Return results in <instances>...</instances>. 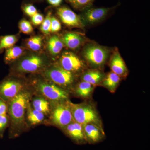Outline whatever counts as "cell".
<instances>
[{"label":"cell","mask_w":150,"mask_h":150,"mask_svg":"<svg viewBox=\"0 0 150 150\" xmlns=\"http://www.w3.org/2000/svg\"><path fill=\"white\" fill-rule=\"evenodd\" d=\"M30 97L29 93L22 91L8 103V112L14 125H21L24 122Z\"/></svg>","instance_id":"1"},{"label":"cell","mask_w":150,"mask_h":150,"mask_svg":"<svg viewBox=\"0 0 150 150\" xmlns=\"http://www.w3.org/2000/svg\"><path fill=\"white\" fill-rule=\"evenodd\" d=\"M74 121L83 125L94 123L100 126V121L96 110L92 105L86 103L74 104L68 102Z\"/></svg>","instance_id":"2"},{"label":"cell","mask_w":150,"mask_h":150,"mask_svg":"<svg viewBox=\"0 0 150 150\" xmlns=\"http://www.w3.org/2000/svg\"><path fill=\"white\" fill-rule=\"evenodd\" d=\"M83 56L86 61L92 66L101 67L106 61L109 56V51L103 46L90 44L83 49Z\"/></svg>","instance_id":"3"},{"label":"cell","mask_w":150,"mask_h":150,"mask_svg":"<svg viewBox=\"0 0 150 150\" xmlns=\"http://www.w3.org/2000/svg\"><path fill=\"white\" fill-rule=\"evenodd\" d=\"M51 119L55 125L62 129L74 121L68 102H61L56 105L52 111Z\"/></svg>","instance_id":"4"},{"label":"cell","mask_w":150,"mask_h":150,"mask_svg":"<svg viewBox=\"0 0 150 150\" xmlns=\"http://www.w3.org/2000/svg\"><path fill=\"white\" fill-rule=\"evenodd\" d=\"M45 75L52 83L61 86L71 85L74 80L73 73L58 66L49 68L45 71Z\"/></svg>","instance_id":"5"},{"label":"cell","mask_w":150,"mask_h":150,"mask_svg":"<svg viewBox=\"0 0 150 150\" xmlns=\"http://www.w3.org/2000/svg\"><path fill=\"white\" fill-rule=\"evenodd\" d=\"M37 87L40 93L51 100L62 102L69 98V93L54 83L40 81L38 83Z\"/></svg>","instance_id":"6"},{"label":"cell","mask_w":150,"mask_h":150,"mask_svg":"<svg viewBox=\"0 0 150 150\" xmlns=\"http://www.w3.org/2000/svg\"><path fill=\"white\" fill-rule=\"evenodd\" d=\"M45 64L42 56L31 54L25 56L19 62L17 70L21 73H33L42 68Z\"/></svg>","instance_id":"7"},{"label":"cell","mask_w":150,"mask_h":150,"mask_svg":"<svg viewBox=\"0 0 150 150\" xmlns=\"http://www.w3.org/2000/svg\"><path fill=\"white\" fill-rule=\"evenodd\" d=\"M23 86L18 81L6 80L0 83V99L7 103L23 91Z\"/></svg>","instance_id":"8"},{"label":"cell","mask_w":150,"mask_h":150,"mask_svg":"<svg viewBox=\"0 0 150 150\" xmlns=\"http://www.w3.org/2000/svg\"><path fill=\"white\" fill-rule=\"evenodd\" d=\"M57 13L62 22L69 27L83 29L85 24L81 17L67 7L57 9Z\"/></svg>","instance_id":"9"},{"label":"cell","mask_w":150,"mask_h":150,"mask_svg":"<svg viewBox=\"0 0 150 150\" xmlns=\"http://www.w3.org/2000/svg\"><path fill=\"white\" fill-rule=\"evenodd\" d=\"M60 64L63 69L72 73L80 71L85 67L82 61L70 51H65L62 54Z\"/></svg>","instance_id":"10"},{"label":"cell","mask_w":150,"mask_h":150,"mask_svg":"<svg viewBox=\"0 0 150 150\" xmlns=\"http://www.w3.org/2000/svg\"><path fill=\"white\" fill-rule=\"evenodd\" d=\"M113 9V8L90 7L84 11L81 17L83 22L87 24H95L104 20Z\"/></svg>","instance_id":"11"},{"label":"cell","mask_w":150,"mask_h":150,"mask_svg":"<svg viewBox=\"0 0 150 150\" xmlns=\"http://www.w3.org/2000/svg\"><path fill=\"white\" fill-rule=\"evenodd\" d=\"M70 139L78 144H83L87 143L83 126L74 121L63 129Z\"/></svg>","instance_id":"12"},{"label":"cell","mask_w":150,"mask_h":150,"mask_svg":"<svg viewBox=\"0 0 150 150\" xmlns=\"http://www.w3.org/2000/svg\"><path fill=\"white\" fill-rule=\"evenodd\" d=\"M83 130L87 143L95 144L104 139L105 134L101 127L94 123L83 125Z\"/></svg>","instance_id":"13"},{"label":"cell","mask_w":150,"mask_h":150,"mask_svg":"<svg viewBox=\"0 0 150 150\" xmlns=\"http://www.w3.org/2000/svg\"><path fill=\"white\" fill-rule=\"evenodd\" d=\"M109 66L112 72L120 77H126L128 75V69L117 49L114 51L111 56Z\"/></svg>","instance_id":"14"},{"label":"cell","mask_w":150,"mask_h":150,"mask_svg":"<svg viewBox=\"0 0 150 150\" xmlns=\"http://www.w3.org/2000/svg\"><path fill=\"white\" fill-rule=\"evenodd\" d=\"M62 40L64 45L72 50L79 48L83 42V39L80 35L71 32L65 33L63 35Z\"/></svg>","instance_id":"15"},{"label":"cell","mask_w":150,"mask_h":150,"mask_svg":"<svg viewBox=\"0 0 150 150\" xmlns=\"http://www.w3.org/2000/svg\"><path fill=\"white\" fill-rule=\"evenodd\" d=\"M121 81V77L111 71L104 76L101 83L111 93L115 92Z\"/></svg>","instance_id":"16"},{"label":"cell","mask_w":150,"mask_h":150,"mask_svg":"<svg viewBox=\"0 0 150 150\" xmlns=\"http://www.w3.org/2000/svg\"><path fill=\"white\" fill-rule=\"evenodd\" d=\"M64 44L62 39L57 35L51 36L48 41V51L52 56H55L60 54L64 48Z\"/></svg>","instance_id":"17"},{"label":"cell","mask_w":150,"mask_h":150,"mask_svg":"<svg viewBox=\"0 0 150 150\" xmlns=\"http://www.w3.org/2000/svg\"><path fill=\"white\" fill-rule=\"evenodd\" d=\"M104 75L101 72L98 70H91L85 73L82 76V81L87 82L95 86L101 83Z\"/></svg>","instance_id":"18"},{"label":"cell","mask_w":150,"mask_h":150,"mask_svg":"<svg viewBox=\"0 0 150 150\" xmlns=\"http://www.w3.org/2000/svg\"><path fill=\"white\" fill-rule=\"evenodd\" d=\"M25 48L20 46H13L7 49L5 55V61L10 63L20 58L24 54Z\"/></svg>","instance_id":"19"},{"label":"cell","mask_w":150,"mask_h":150,"mask_svg":"<svg viewBox=\"0 0 150 150\" xmlns=\"http://www.w3.org/2000/svg\"><path fill=\"white\" fill-rule=\"evenodd\" d=\"M93 86L87 82H81L78 84L76 88V93L79 96L86 98H88L93 91Z\"/></svg>","instance_id":"20"},{"label":"cell","mask_w":150,"mask_h":150,"mask_svg":"<svg viewBox=\"0 0 150 150\" xmlns=\"http://www.w3.org/2000/svg\"><path fill=\"white\" fill-rule=\"evenodd\" d=\"M27 118L30 123L35 125L42 122L45 118V114L30 107V105L27 108Z\"/></svg>","instance_id":"21"},{"label":"cell","mask_w":150,"mask_h":150,"mask_svg":"<svg viewBox=\"0 0 150 150\" xmlns=\"http://www.w3.org/2000/svg\"><path fill=\"white\" fill-rule=\"evenodd\" d=\"M33 109L45 114L49 113L50 105L48 101L41 98H37L33 100L32 103Z\"/></svg>","instance_id":"22"},{"label":"cell","mask_w":150,"mask_h":150,"mask_svg":"<svg viewBox=\"0 0 150 150\" xmlns=\"http://www.w3.org/2000/svg\"><path fill=\"white\" fill-rule=\"evenodd\" d=\"M18 41L15 35H7L0 37V51L13 46Z\"/></svg>","instance_id":"23"},{"label":"cell","mask_w":150,"mask_h":150,"mask_svg":"<svg viewBox=\"0 0 150 150\" xmlns=\"http://www.w3.org/2000/svg\"><path fill=\"white\" fill-rule=\"evenodd\" d=\"M43 43L42 37L38 35L30 38L27 40V47L30 50L34 51H39L41 49Z\"/></svg>","instance_id":"24"},{"label":"cell","mask_w":150,"mask_h":150,"mask_svg":"<svg viewBox=\"0 0 150 150\" xmlns=\"http://www.w3.org/2000/svg\"><path fill=\"white\" fill-rule=\"evenodd\" d=\"M68 1L74 8L84 11L91 7L94 0H68Z\"/></svg>","instance_id":"25"},{"label":"cell","mask_w":150,"mask_h":150,"mask_svg":"<svg viewBox=\"0 0 150 150\" xmlns=\"http://www.w3.org/2000/svg\"><path fill=\"white\" fill-rule=\"evenodd\" d=\"M51 13L49 12L44 20L41 23L40 30L41 31L46 35L51 33Z\"/></svg>","instance_id":"26"},{"label":"cell","mask_w":150,"mask_h":150,"mask_svg":"<svg viewBox=\"0 0 150 150\" xmlns=\"http://www.w3.org/2000/svg\"><path fill=\"white\" fill-rule=\"evenodd\" d=\"M20 30L24 34H29L33 32V28L31 23L28 21L23 19L19 23Z\"/></svg>","instance_id":"27"},{"label":"cell","mask_w":150,"mask_h":150,"mask_svg":"<svg viewBox=\"0 0 150 150\" xmlns=\"http://www.w3.org/2000/svg\"><path fill=\"white\" fill-rule=\"evenodd\" d=\"M8 118L7 114L0 115V138L3 137L4 131L7 126Z\"/></svg>","instance_id":"28"},{"label":"cell","mask_w":150,"mask_h":150,"mask_svg":"<svg viewBox=\"0 0 150 150\" xmlns=\"http://www.w3.org/2000/svg\"><path fill=\"white\" fill-rule=\"evenodd\" d=\"M62 28L61 23L58 19L54 16H51V32L56 33L60 31Z\"/></svg>","instance_id":"29"},{"label":"cell","mask_w":150,"mask_h":150,"mask_svg":"<svg viewBox=\"0 0 150 150\" xmlns=\"http://www.w3.org/2000/svg\"><path fill=\"white\" fill-rule=\"evenodd\" d=\"M23 10L25 13L30 17H32L38 13L35 7L31 4L27 5L25 6Z\"/></svg>","instance_id":"30"},{"label":"cell","mask_w":150,"mask_h":150,"mask_svg":"<svg viewBox=\"0 0 150 150\" xmlns=\"http://www.w3.org/2000/svg\"><path fill=\"white\" fill-rule=\"evenodd\" d=\"M43 20H44V18L43 16L38 13L31 17V21L33 24L35 25H38L41 24Z\"/></svg>","instance_id":"31"},{"label":"cell","mask_w":150,"mask_h":150,"mask_svg":"<svg viewBox=\"0 0 150 150\" xmlns=\"http://www.w3.org/2000/svg\"><path fill=\"white\" fill-rule=\"evenodd\" d=\"M7 103L0 99V115L7 114Z\"/></svg>","instance_id":"32"},{"label":"cell","mask_w":150,"mask_h":150,"mask_svg":"<svg viewBox=\"0 0 150 150\" xmlns=\"http://www.w3.org/2000/svg\"><path fill=\"white\" fill-rule=\"evenodd\" d=\"M48 3L54 7L59 6L62 4L63 0H47Z\"/></svg>","instance_id":"33"}]
</instances>
